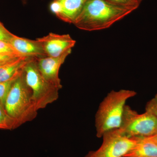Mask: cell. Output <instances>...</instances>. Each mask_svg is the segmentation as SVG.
I'll list each match as a JSON object with an SVG mask.
<instances>
[{"mask_svg": "<svg viewBox=\"0 0 157 157\" xmlns=\"http://www.w3.org/2000/svg\"><path fill=\"white\" fill-rule=\"evenodd\" d=\"M148 137L157 144V133L156 134H155V135H153V136H150V137Z\"/></svg>", "mask_w": 157, "mask_h": 157, "instance_id": "ffe728a7", "label": "cell"}, {"mask_svg": "<svg viewBox=\"0 0 157 157\" xmlns=\"http://www.w3.org/2000/svg\"><path fill=\"white\" fill-rule=\"evenodd\" d=\"M140 2H142V1H143V0H140Z\"/></svg>", "mask_w": 157, "mask_h": 157, "instance_id": "7402d4cb", "label": "cell"}, {"mask_svg": "<svg viewBox=\"0 0 157 157\" xmlns=\"http://www.w3.org/2000/svg\"><path fill=\"white\" fill-rule=\"evenodd\" d=\"M134 11L106 0H87L73 25L82 30H101L108 28Z\"/></svg>", "mask_w": 157, "mask_h": 157, "instance_id": "6da1fadb", "label": "cell"}, {"mask_svg": "<svg viewBox=\"0 0 157 157\" xmlns=\"http://www.w3.org/2000/svg\"><path fill=\"white\" fill-rule=\"evenodd\" d=\"M68 52L58 57L45 56L36 59L37 67L42 76L47 81L60 89L62 88L61 80L59 77L60 68L65 62L67 57L71 53Z\"/></svg>", "mask_w": 157, "mask_h": 157, "instance_id": "ba28073f", "label": "cell"}, {"mask_svg": "<svg viewBox=\"0 0 157 157\" xmlns=\"http://www.w3.org/2000/svg\"><path fill=\"white\" fill-rule=\"evenodd\" d=\"M13 35L0 22V40L9 42Z\"/></svg>", "mask_w": 157, "mask_h": 157, "instance_id": "ac0fdd59", "label": "cell"}, {"mask_svg": "<svg viewBox=\"0 0 157 157\" xmlns=\"http://www.w3.org/2000/svg\"><path fill=\"white\" fill-rule=\"evenodd\" d=\"M4 107L15 122L17 128L37 117L38 110L33 99V92L26 81L23 68L10 89Z\"/></svg>", "mask_w": 157, "mask_h": 157, "instance_id": "7a4b0ae2", "label": "cell"}, {"mask_svg": "<svg viewBox=\"0 0 157 157\" xmlns=\"http://www.w3.org/2000/svg\"><path fill=\"white\" fill-rule=\"evenodd\" d=\"M137 143L124 157H157V144L148 137H136Z\"/></svg>", "mask_w": 157, "mask_h": 157, "instance_id": "8fae6325", "label": "cell"}, {"mask_svg": "<svg viewBox=\"0 0 157 157\" xmlns=\"http://www.w3.org/2000/svg\"><path fill=\"white\" fill-rule=\"evenodd\" d=\"M20 56L39 59L46 56L37 40L21 38L13 35L9 42Z\"/></svg>", "mask_w": 157, "mask_h": 157, "instance_id": "30bf717a", "label": "cell"}, {"mask_svg": "<svg viewBox=\"0 0 157 157\" xmlns=\"http://www.w3.org/2000/svg\"><path fill=\"white\" fill-rule=\"evenodd\" d=\"M31 58L19 57L0 67V82L10 80L21 72L28 59Z\"/></svg>", "mask_w": 157, "mask_h": 157, "instance_id": "7c38bea8", "label": "cell"}, {"mask_svg": "<svg viewBox=\"0 0 157 157\" xmlns=\"http://www.w3.org/2000/svg\"><path fill=\"white\" fill-rule=\"evenodd\" d=\"M21 72L17 75L14 76L13 78H11L10 80L0 82V105L4 107L6 98L8 96L10 89L14 80L17 78Z\"/></svg>", "mask_w": 157, "mask_h": 157, "instance_id": "5bb4252c", "label": "cell"}, {"mask_svg": "<svg viewBox=\"0 0 157 157\" xmlns=\"http://www.w3.org/2000/svg\"><path fill=\"white\" fill-rule=\"evenodd\" d=\"M145 111L151 113L157 117V94L146 104Z\"/></svg>", "mask_w": 157, "mask_h": 157, "instance_id": "e0dca14e", "label": "cell"}, {"mask_svg": "<svg viewBox=\"0 0 157 157\" xmlns=\"http://www.w3.org/2000/svg\"><path fill=\"white\" fill-rule=\"evenodd\" d=\"M36 40L41 44L46 56L53 57L72 51L76 43L69 34L59 35L53 33Z\"/></svg>", "mask_w": 157, "mask_h": 157, "instance_id": "52a82bcc", "label": "cell"}, {"mask_svg": "<svg viewBox=\"0 0 157 157\" xmlns=\"http://www.w3.org/2000/svg\"><path fill=\"white\" fill-rule=\"evenodd\" d=\"M17 57H19L9 56L0 55V62L10 60L16 58Z\"/></svg>", "mask_w": 157, "mask_h": 157, "instance_id": "d6986e66", "label": "cell"}, {"mask_svg": "<svg viewBox=\"0 0 157 157\" xmlns=\"http://www.w3.org/2000/svg\"><path fill=\"white\" fill-rule=\"evenodd\" d=\"M11 60H10L9 61H6L0 62V67H2V66H3V65L6 64L7 63H8V62H9V61H10Z\"/></svg>", "mask_w": 157, "mask_h": 157, "instance_id": "44dd1931", "label": "cell"}, {"mask_svg": "<svg viewBox=\"0 0 157 157\" xmlns=\"http://www.w3.org/2000/svg\"><path fill=\"white\" fill-rule=\"evenodd\" d=\"M121 133L127 137H149L157 133V117L145 111L139 114L126 105L120 128Z\"/></svg>", "mask_w": 157, "mask_h": 157, "instance_id": "5b68a950", "label": "cell"}, {"mask_svg": "<svg viewBox=\"0 0 157 157\" xmlns=\"http://www.w3.org/2000/svg\"><path fill=\"white\" fill-rule=\"evenodd\" d=\"M87 0H53L50 11L63 21L73 24Z\"/></svg>", "mask_w": 157, "mask_h": 157, "instance_id": "9c48e42d", "label": "cell"}, {"mask_svg": "<svg viewBox=\"0 0 157 157\" xmlns=\"http://www.w3.org/2000/svg\"><path fill=\"white\" fill-rule=\"evenodd\" d=\"M137 95L134 90H112L100 104L95 115L97 137H102L106 132L119 128L127 101Z\"/></svg>", "mask_w": 157, "mask_h": 157, "instance_id": "3957f363", "label": "cell"}, {"mask_svg": "<svg viewBox=\"0 0 157 157\" xmlns=\"http://www.w3.org/2000/svg\"><path fill=\"white\" fill-rule=\"evenodd\" d=\"M0 55L17 57L20 56L9 42L0 40Z\"/></svg>", "mask_w": 157, "mask_h": 157, "instance_id": "2e32d148", "label": "cell"}, {"mask_svg": "<svg viewBox=\"0 0 157 157\" xmlns=\"http://www.w3.org/2000/svg\"><path fill=\"white\" fill-rule=\"evenodd\" d=\"M109 2L121 7L132 9L134 11L137 9L141 2L140 0H106Z\"/></svg>", "mask_w": 157, "mask_h": 157, "instance_id": "9a60e30c", "label": "cell"}, {"mask_svg": "<svg viewBox=\"0 0 157 157\" xmlns=\"http://www.w3.org/2000/svg\"><path fill=\"white\" fill-rule=\"evenodd\" d=\"M103 142L96 151H90L84 157H124L137 143L136 137H127L119 128L108 131L103 135Z\"/></svg>", "mask_w": 157, "mask_h": 157, "instance_id": "8992f818", "label": "cell"}, {"mask_svg": "<svg viewBox=\"0 0 157 157\" xmlns=\"http://www.w3.org/2000/svg\"><path fill=\"white\" fill-rule=\"evenodd\" d=\"M23 70L26 81L33 92L37 110L44 109L58 99L60 89L42 76L37 67L36 59L29 58Z\"/></svg>", "mask_w": 157, "mask_h": 157, "instance_id": "277c9868", "label": "cell"}, {"mask_svg": "<svg viewBox=\"0 0 157 157\" xmlns=\"http://www.w3.org/2000/svg\"><path fill=\"white\" fill-rule=\"evenodd\" d=\"M17 127L14 121L8 115L5 107L0 105V129L14 130Z\"/></svg>", "mask_w": 157, "mask_h": 157, "instance_id": "4fadbf2b", "label": "cell"}]
</instances>
